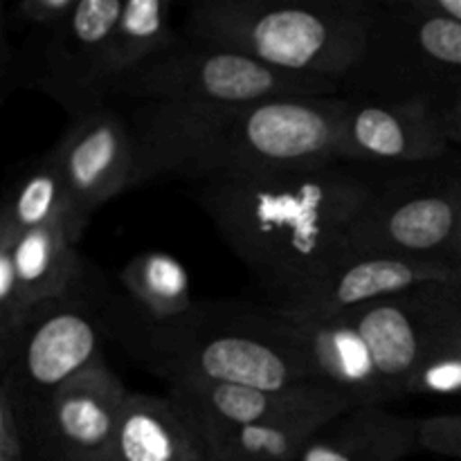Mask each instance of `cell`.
<instances>
[{
  "instance_id": "obj_1",
  "label": "cell",
  "mask_w": 461,
  "mask_h": 461,
  "mask_svg": "<svg viewBox=\"0 0 461 461\" xmlns=\"http://www.w3.org/2000/svg\"><path fill=\"white\" fill-rule=\"evenodd\" d=\"M356 165L219 176L192 196L248 270L270 309L291 311L351 259L349 230L378 180Z\"/></svg>"
},
{
  "instance_id": "obj_31",
  "label": "cell",
  "mask_w": 461,
  "mask_h": 461,
  "mask_svg": "<svg viewBox=\"0 0 461 461\" xmlns=\"http://www.w3.org/2000/svg\"><path fill=\"white\" fill-rule=\"evenodd\" d=\"M203 461H219V459H212V457H205Z\"/></svg>"
},
{
  "instance_id": "obj_4",
  "label": "cell",
  "mask_w": 461,
  "mask_h": 461,
  "mask_svg": "<svg viewBox=\"0 0 461 461\" xmlns=\"http://www.w3.org/2000/svg\"><path fill=\"white\" fill-rule=\"evenodd\" d=\"M378 0H196L183 34L275 70L342 86L363 54Z\"/></svg>"
},
{
  "instance_id": "obj_8",
  "label": "cell",
  "mask_w": 461,
  "mask_h": 461,
  "mask_svg": "<svg viewBox=\"0 0 461 461\" xmlns=\"http://www.w3.org/2000/svg\"><path fill=\"white\" fill-rule=\"evenodd\" d=\"M102 293L41 304L32 311L30 322L18 340L3 381L12 390L21 417L34 412L66 383L102 363L104 329L99 306Z\"/></svg>"
},
{
  "instance_id": "obj_21",
  "label": "cell",
  "mask_w": 461,
  "mask_h": 461,
  "mask_svg": "<svg viewBox=\"0 0 461 461\" xmlns=\"http://www.w3.org/2000/svg\"><path fill=\"white\" fill-rule=\"evenodd\" d=\"M68 223L72 237L79 241L81 232L75 225L70 194L63 183L52 149L36 158L9 187L0 210V228L14 237L45 228L52 223Z\"/></svg>"
},
{
  "instance_id": "obj_32",
  "label": "cell",
  "mask_w": 461,
  "mask_h": 461,
  "mask_svg": "<svg viewBox=\"0 0 461 461\" xmlns=\"http://www.w3.org/2000/svg\"><path fill=\"white\" fill-rule=\"evenodd\" d=\"M459 342H461V336H459Z\"/></svg>"
},
{
  "instance_id": "obj_3",
  "label": "cell",
  "mask_w": 461,
  "mask_h": 461,
  "mask_svg": "<svg viewBox=\"0 0 461 461\" xmlns=\"http://www.w3.org/2000/svg\"><path fill=\"white\" fill-rule=\"evenodd\" d=\"M99 322L106 340L120 345L169 387L205 383L266 390L324 385L273 331L264 306L196 302L189 313L156 320L124 293L108 291L99 306Z\"/></svg>"
},
{
  "instance_id": "obj_7",
  "label": "cell",
  "mask_w": 461,
  "mask_h": 461,
  "mask_svg": "<svg viewBox=\"0 0 461 461\" xmlns=\"http://www.w3.org/2000/svg\"><path fill=\"white\" fill-rule=\"evenodd\" d=\"M461 174L376 185L349 230L354 257H396L453 266Z\"/></svg>"
},
{
  "instance_id": "obj_24",
  "label": "cell",
  "mask_w": 461,
  "mask_h": 461,
  "mask_svg": "<svg viewBox=\"0 0 461 461\" xmlns=\"http://www.w3.org/2000/svg\"><path fill=\"white\" fill-rule=\"evenodd\" d=\"M32 309L23 302L18 286L16 266L12 255V234L0 230V360L3 367L12 358L27 322Z\"/></svg>"
},
{
  "instance_id": "obj_10",
  "label": "cell",
  "mask_w": 461,
  "mask_h": 461,
  "mask_svg": "<svg viewBox=\"0 0 461 461\" xmlns=\"http://www.w3.org/2000/svg\"><path fill=\"white\" fill-rule=\"evenodd\" d=\"M126 0H79L48 32H39L25 84L72 117L111 102V39Z\"/></svg>"
},
{
  "instance_id": "obj_5",
  "label": "cell",
  "mask_w": 461,
  "mask_h": 461,
  "mask_svg": "<svg viewBox=\"0 0 461 461\" xmlns=\"http://www.w3.org/2000/svg\"><path fill=\"white\" fill-rule=\"evenodd\" d=\"M461 95V25L417 0H378L367 43L340 86L356 104L426 102L446 106Z\"/></svg>"
},
{
  "instance_id": "obj_18",
  "label": "cell",
  "mask_w": 461,
  "mask_h": 461,
  "mask_svg": "<svg viewBox=\"0 0 461 461\" xmlns=\"http://www.w3.org/2000/svg\"><path fill=\"white\" fill-rule=\"evenodd\" d=\"M419 426L421 419L385 405H356L327 423L295 461H401L421 450Z\"/></svg>"
},
{
  "instance_id": "obj_19",
  "label": "cell",
  "mask_w": 461,
  "mask_h": 461,
  "mask_svg": "<svg viewBox=\"0 0 461 461\" xmlns=\"http://www.w3.org/2000/svg\"><path fill=\"white\" fill-rule=\"evenodd\" d=\"M205 446L169 394L129 392L113 439L111 461H203Z\"/></svg>"
},
{
  "instance_id": "obj_26",
  "label": "cell",
  "mask_w": 461,
  "mask_h": 461,
  "mask_svg": "<svg viewBox=\"0 0 461 461\" xmlns=\"http://www.w3.org/2000/svg\"><path fill=\"white\" fill-rule=\"evenodd\" d=\"M419 444L428 453L461 459V412L421 419Z\"/></svg>"
},
{
  "instance_id": "obj_27",
  "label": "cell",
  "mask_w": 461,
  "mask_h": 461,
  "mask_svg": "<svg viewBox=\"0 0 461 461\" xmlns=\"http://www.w3.org/2000/svg\"><path fill=\"white\" fill-rule=\"evenodd\" d=\"M79 0H21L12 7V16L36 32L57 27Z\"/></svg>"
},
{
  "instance_id": "obj_23",
  "label": "cell",
  "mask_w": 461,
  "mask_h": 461,
  "mask_svg": "<svg viewBox=\"0 0 461 461\" xmlns=\"http://www.w3.org/2000/svg\"><path fill=\"white\" fill-rule=\"evenodd\" d=\"M171 9V0H126L111 39V102L122 77L178 41Z\"/></svg>"
},
{
  "instance_id": "obj_6",
  "label": "cell",
  "mask_w": 461,
  "mask_h": 461,
  "mask_svg": "<svg viewBox=\"0 0 461 461\" xmlns=\"http://www.w3.org/2000/svg\"><path fill=\"white\" fill-rule=\"evenodd\" d=\"M340 95L338 84L275 70L241 52L180 32L178 41L122 77L113 99L126 104H252Z\"/></svg>"
},
{
  "instance_id": "obj_25",
  "label": "cell",
  "mask_w": 461,
  "mask_h": 461,
  "mask_svg": "<svg viewBox=\"0 0 461 461\" xmlns=\"http://www.w3.org/2000/svg\"><path fill=\"white\" fill-rule=\"evenodd\" d=\"M461 392V342L428 356L405 385V396H453Z\"/></svg>"
},
{
  "instance_id": "obj_14",
  "label": "cell",
  "mask_w": 461,
  "mask_h": 461,
  "mask_svg": "<svg viewBox=\"0 0 461 461\" xmlns=\"http://www.w3.org/2000/svg\"><path fill=\"white\" fill-rule=\"evenodd\" d=\"M338 149L347 165H426L444 158L450 142L432 104L347 99Z\"/></svg>"
},
{
  "instance_id": "obj_22",
  "label": "cell",
  "mask_w": 461,
  "mask_h": 461,
  "mask_svg": "<svg viewBox=\"0 0 461 461\" xmlns=\"http://www.w3.org/2000/svg\"><path fill=\"white\" fill-rule=\"evenodd\" d=\"M122 293L138 309L156 320H174L189 313L196 302L185 266L160 250L140 252L120 270Z\"/></svg>"
},
{
  "instance_id": "obj_17",
  "label": "cell",
  "mask_w": 461,
  "mask_h": 461,
  "mask_svg": "<svg viewBox=\"0 0 461 461\" xmlns=\"http://www.w3.org/2000/svg\"><path fill=\"white\" fill-rule=\"evenodd\" d=\"M12 255L23 302L32 311L48 302L95 295L106 288L97 270L77 252V239L63 221L21 237L12 234Z\"/></svg>"
},
{
  "instance_id": "obj_2",
  "label": "cell",
  "mask_w": 461,
  "mask_h": 461,
  "mask_svg": "<svg viewBox=\"0 0 461 461\" xmlns=\"http://www.w3.org/2000/svg\"><path fill=\"white\" fill-rule=\"evenodd\" d=\"M347 99L279 97L252 104H126L138 149V187L162 178L311 169L340 160Z\"/></svg>"
},
{
  "instance_id": "obj_13",
  "label": "cell",
  "mask_w": 461,
  "mask_h": 461,
  "mask_svg": "<svg viewBox=\"0 0 461 461\" xmlns=\"http://www.w3.org/2000/svg\"><path fill=\"white\" fill-rule=\"evenodd\" d=\"M273 331L300 356L324 385L340 392L351 405H383L390 401L372 349L345 315H293L264 306Z\"/></svg>"
},
{
  "instance_id": "obj_12",
  "label": "cell",
  "mask_w": 461,
  "mask_h": 461,
  "mask_svg": "<svg viewBox=\"0 0 461 461\" xmlns=\"http://www.w3.org/2000/svg\"><path fill=\"white\" fill-rule=\"evenodd\" d=\"M129 390L106 360L86 369L21 417L52 461H111L117 421Z\"/></svg>"
},
{
  "instance_id": "obj_16",
  "label": "cell",
  "mask_w": 461,
  "mask_h": 461,
  "mask_svg": "<svg viewBox=\"0 0 461 461\" xmlns=\"http://www.w3.org/2000/svg\"><path fill=\"white\" fill-rule=\"evenodd\" d=\"M457 275H461V270L455 266L435 264V261L372 255L351 257L347 264L322 279L318 286L311 288L291 311H284V313L329 318V315H340L374 304L378 300L401 295L426 282L450 279Z\"/></svg>"
},
{
  "instance_id": "obj_30",
  "label": "cell",
  "mask_w": 461,
  "mask_h": 461,
  "mask_svg": "<svg viewBox=\"0 0 461 461\" xmlns=\"http://www.w3.org/2000/svg\"><path fill=\"white\" fill-rule=\"evenodd\" d=\"M453 266L457 270H461V214H459V223H457V234H455V246H453Z\"/></svg>"
},
{
  "instance_id": "obj_9",
  "label": "cell",
  "mask_w": 461,
  "mask_h": 461,
  "mask_svg": "<svg viewBox=\"0 0 461 461\" xmlns=\"http://www.w3.org/2000/svg\"><path fill=\"white\" fill-rule=\"evenodd\" d=\"M372 349L387 396L403 399L419 365L461 336V275L347 311Z\"/></svg>"
},
{
  "instance_id": "obj_29",
  "label": "cell",
  "mask_w": 461,
  "mask_h": 461,
  "mask_svg": "<svg viewBox=\"0 0 461 461\" xmlns=\"http://www.w3.org/2000/svg\"><path fill=\"white\" fill-rule=\"evenodd\" d=\"M419 7L437 16L450 18L461 25V0H417Z\"/></svg>"
},
{
  "instance_id": "obj_11",
  "label": "cell",
  "mask_w": 461,
  "mask_h": 461,
  "mask_svg": "<svg viewBox=\"0 0 461 461\" xmlns=\"http://www.w3.org/2000/svg\"><path fill=\"white\" fill-rule=\"evenodd\" d=\"M81 234L108 201L138 187V149L124 111L113 104L72 117L52 147Z\"/></svg>"
},
{
  "instance_id": "obj_28",
  "label": "cell",
  "mask_w": 461,
  "mask_h": 461,
  "mask_svg": "<svg viewBox=\"0 0 461 461\" xmlns=\"http://www.w3.org/2000/svg\"><path fill=\"white\" fill-rule=\"evenodd\" d=\"M437 115H439L448 142L461 144V95L446 106L437 108Z\"/></svg>"
},
{
  "instance_id": "obj_20",
  "label": "cell",
  "mask_w": 461,
  "mask_h": 461,
  "mask_svg": "<svg viewBox=\"0 0 461 461\" xmlns=\"http://www.w3.org/2000/svg\"><path fill=\"white\" fill-rule=\"evenodd\" d=\"M185 414L207 457L219 461H295L304 446L327 423L320 419H300L282 423H230L207 417L196 410L178 408Z\"/></svg>"
},
{
  "instance_id": "obj_15",
  "label": "cell",
  "mask_w": 461,
  "mask_h": 461,
  "mask_svg": "<svg viewBox=\"0 0 461 461\" xmlns=\"http://www.w3.org/2000/svg\"><path fill=\"white\" fill-rule=\"evenodd\" d=\"M167 394L178 408L196 410L230 423H282L300 419L333 421L354 408L340 392L327 385L266 390L239 383H205L169 387Z\"/></svg>"
}]
</instances>
